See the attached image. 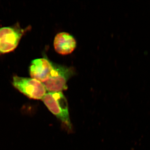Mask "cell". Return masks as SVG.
<instances>
[{
    "label": "cell",
    "instance_id": "cell-1",
    "mask_svg": "<svg viewBox=\"0 0 150 150\" xmlns=\"http://www.w3.org/2000/svg\"><path fill=\"white\" fill-rule=\"evenodd\" d=\"M42 100L48 110L62 121L67 129L71 130L72 125L69 106L67 98L63 93L48 92Z\"/></svg>",
    "mask_w": 150,
    "mask_h": 150
},
{
    "label": "cell",
    "instance_id": "cell-2",
    "mask_svg": "<svg viewBox=\"0 0 150 150\" xmlns=\"http://www.w3.org/2000/svg\"><path fill=\"white\" fill-rule=\"evenodd\" d=\"M74 74L73 68L54 63L50 78L43 83L48 92H62L68 88L67 82Z\"/></svg>",
    "mask_w": 150,
    "mask_h": 150
},
{
    "label": "cell",
    "instance_id": "cell-3",
    "mask_svg": "<svg viewBox=\"0 0 150 150\" xmlns=\"http://www.w3.org/2000/svg\"><path fill=\"white\" fill-rule=\"evenodd\" d=\"M12 83L18 90L30 99L42 100L46 93L43 83L33 78L14 76Z\"/></svg>",
    "mask_w": 150,
    "mask_h": 150
},
{
    "label": "cell",
    "instance_id": "cell-4",
    "mask_svg": "<svg viewBox=\"0 0 150 150\" xmlns=\"http://www.w3.org/2000/svg\"><path fill=\"white\" fill-rule=\"evenodd\" d=\"M27 30L18 25L0 28V54L14 51L18 46L21 38Z\"/></svg>",
    "mask_w": 150,
    "mask_h": 150
},
{
    "label": "cell",
    "instance_id": "cell-5",
    "mask_svg": "<svg viewBox=\"0 0 150 150\" xmlns=\"http://www.w3.org/2000/svg\"><path fill=\"white\" fill-rule=\"evenodd\" d=\"M54 68V63L46 57L33 60L29 67L31 78L42 83L49 79Z\"/></svg>",
    "mask_w": 150,
    "mask_h": 150
},
{
    "label": "cell",
    "instance_id": "cell-6",
    "mask_svg": "<svg viewBox=\"0 0 150 150\" xmlns=\"http://www.w3.org/2000/svg\"><path fill=\"white\" fill-rule=\"evenodd\" d=\"M54 46L58 54L67 55L72 53L76 47V41L72 35L67 32H61L55 36Z\"/></svg>",
    "mask_w": 150,
    "mask_h": 150
}]
</instances>
